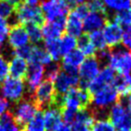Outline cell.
<instances>
[{
    "label": "cell",
    "mask_w": 131,
    "mask_h": 131,
    "mask_svg": "<svg viewBox=\"0 0 131 131\" xmlns=\"http://www.w3.org/2000/svg\"><path fill=\"white\" fill-rule=\"evenodd\" d=\"M59 100L60 108H67L74 111L86 108L91 102V94L87 89L82 87H75L65 93Z\"/></svg>",
    "instance_id": "cell-1"
},
{
    "label": "cell",
    "mask_w": 131,
    "mask_h": 131,
    "mask_svg": "<svg viewBox=\"0 0 131 131\" xmlns=\"http://www.w3.org/2000/svg\"><path fill=\"white\" fill-rule=\"evenodd\" d=\"M106 61L108 66L120 76H131V52L124 47L109 51Z\"/></svg>",
    "instance_id": "cell-2"
},
{
    "label": "cell",
    "mask_w": 131,
    "mask_h": 131,
    "mask_svg": "<svg viewBox=\"0 0 131 131\" xmlns=\"http://www.w3.org/2000/svg\"><path fill=\"white\" fill-rule=\"evenodd\" d=\"M27 93V87L23 80L8 76L0 83V95L9 102L22 101Z\"/></svg>",
    "instance_id": "cell-3"
},
{
    "label": "cell",
    "mask_w": 131,
    "mask_h": 131,
    "mask_svg": "<svg viewBox=\"0 0 131 131\" xmlns=\"http://www.w3.org/2000/svg\"><path fill=\"white\" fill-rule=\"evenodd\" d=\"M33 102L38 108H47L55 105L58 102L54 83L48 80H44L33 92Z\"/></svg>",
    "instance_id": "cell-4"
},
{
    "label": "cell",
    "mask_w": 131,
    "mask_h": 131,
    "mask_svg": "<svg viewBox=\"0 0 131 131\" xmlns=\"http://www.w3.org/2000/svg\"><path fill=\"white\" fill-rule=\"evenodd\" d=\"M120 96L113 85H108L99 89L91 94V103L93 107L98 111H103L110 108L118 102Z\"/></svg>",
    "instance_id": "cell-5"
},
{
    "label": "cell",
    "mask_w": 131,
    "mask_h": 131,
    "mask_svg": "<svg viewBox=\"0 0 131 131\" xmlns=\"http://www.w3.org/2000/svg\"><path fill=\"white\" fill-rule=\"evenodd\" d=\"M15 18L20 25L37 24L41 26L44 24L43 15L38 6H33L23 2L15 8Z\"/></svg>",
    "instance_id": "cell-6"
},
{
    "label": "cell",
    "mask_w": 131,
    "mask_h": 131,
    "mask_svg": "<svg viewBox=\"0 0 131 131\" xmlns=\"http://www.w3.org/2000/svg\"><path fill=\"white\" fill-rule=\"evenodd\" d=\"M109 119L116 131H131V113L123 102H117L109 108Z\"/></svg>",
    "instance_id": "cell-7"
},
{
    "label": "cell",
    "mask_w": 131,
    "mask_h": 131,
    "mask_svg": "<svg viewBox=\"0 0 131 131\" xmlns=\"http://www.w3.org/2000/svg\"><path fill=\"white\" fill-rule=\"evenodd\" d=\"M40 9L44 19L47 21L66 18L70 12V6L66 0H43Z\"/></svg>",
    "instance_id": "cell-8"
},
{
    "label": "cell",
    "mask_w": 131,
    "mask_h": 131,
    "mask_svg": "<svg viewBox=\"0 0 131 131\" xmlns=\"http://www.w3.org/2000/svg\"><path fill=\"white\" fill-rule=\"evenodd\" d=\"M38 112V107L33 101L30 100H22L15 103V107L11 113L15 121L19 126H25L27 123L33 119Z\"/></svg>",
    "instance_id": "cell-9"
},
{
    "label": "cell",
    "mask_w": 131,
    "mask_h": 131,
    "mask_svg": "<svg viewBox=\"0 0 131 131\" xmlns=\"http://www.w3.org/2000/svg\"><path fill=\"white\" fill-rule=\"evenodd\" d=\"M101 61L96 57H89L84 58L78 70V75L80 78V83L82 88L88 86V84L94 80L101 71Z\"/></svg>",
    "instance_id": "cell-10"
},
{
    "label": "cell",
    "mask_w": 131,
    "mask_h": 131,
    "mask_svg": "<svg viewBox=\"0 0 131 131\" xmlns=\"http://www.w3.org/2000/svg\"><path fill=\"white\" fill-rule=\"evenodd\" d=\"M53 83L58 97H61L72 88L78 87L80 84L78 71H66L61 69Z\"/></svg>",
    "instance_id": "cell-11"
},
{
    "label": "cell",
    "mask_w": 131,
    "mask_h": 131,
    "mask_svg": "<svg viewBox=\"0 0 131 131\" xmlns=\"http://www.w3.org/2000/svg\"><path fill=\"white\" fill-rule=\"evenodd\" d=\"M102 29V32L107 48H116L122 43L124 30L118 23L114 20H107Z\"/></svg>",
    "instance_id": "cell-12"
},
{
    "label": "cell",
    "mask_w": 131,
    "mask_h": 131,
    "mask_svg": "<svg viewBox=\"0 0 131 131\" xmlns=\"http://www.w3.org/2000/svg\"><path fill=\"white\" fill-rule=\"evenodd\" d=\"M7 40L8 44L12 49H14V51L29 45L30 39L26 31V27L20 24L14 25L10 30Z\"/></svg>",
    "instance_id": "cell-13"
},
{
    "label": "cell",
    "mask_w": 131,
    "mask_h": 131,
    "mask_svg": "<svg viewBox=\"0 0 131 131\" xmlns=\"http://www.w3.org/2000/svg\"><path fill=\"white\" fill-rule=\"evenodd\" d=\"M115 78H116L115 72L110 68L109 66H105V67L101 69L98 76L88 84L86 89L89 91L90 94H92L99 89H102V88L108 86V85H112Z\"/></svg>",
    "instance_id": "cell-14"
},
{
    "label": "cell",
    "mask_w": 131,
    "mask_h": 131,
    "mask_svg": "<svg viewBox=\"0 0 131 131\" xmlns=\"http://www.w3.org/2000/svg\"><path fill=\"white\" fill-rule=\"evenodd\" d=\"M65 31L67 35L79 38L83 35V17L73 9L68 13L65 18Z\"/></svg>",
    "instance_id": "cell-15"
},
{
    "label": "cell",
    "mask_w": 131,
    "mask_h": 131,
    "mask_svg": "<svg viewBox=\"0 0 131 131\" xmlns=\"http://www.w3.org/2000/svg\"><path fill=\"white\" fill-rule=\"evenodd\" d=\"M45 78V68L38 64H29L28 71L26 74V87L27 90L33 93L37 87L44 80Z\"/></svg>",
    "instance_id": "cell-16"
},
{
    "label": "cell",
    "mask_w": 131,
    "mask_h": 131,
    "mask_svg": "<svg viewBox=\"0 0 131 131\" xmlns=\"http://www.w3.org/2000/svg\"><path fill=\"white\" fill-rule=\"evenodd\" d=\"M106 21V13L89 11L83 19V31L88 34L95 31H100L105 25Z\"/></svg>",
    "instance_id": "cell-17"
},
{
    "label": "cell",
    "mask_w": 131,
    "mask_h": 131,
    "mask_svg": "<svg viewBox=\"0 0 131 131\" xmlns=\"http://www.w3.org/2000/svg\"><path fill=\"white\" fill-rule=\"evenodd\" d=\"M41 30L44 39H58L65 31V18L47 21L43 24Z\"/></svg>",
    "instance_id": "cell-18"
},
{
    "label": "cell",
    "mask_w": 131,
    "mask_h": 131,
    "mask_svg": "<svg viewBox=\"0 0 131 131\" xmlns=\"http://www.w3.org/2000/svg\"><path fill=\"white\" fill-rule=\"evenodd\" d=\"M29 63L24 58L14 56L9 61V75L10 77L23 80L25 79L27 71H28Z\"/></svg>",
    "instance_id": "cell-19"
},
{
    "label": "cell",
    "mask_w": 131,
    "mask_h": 131,
    "mask_svg": "<svg viewBox=\"0 0 131 131\" xmlns=\"http://www.w3.org/2000/svg\"><path fill=\"white\" fill-rule=\"evenodd\" d=\"M84 58L85 57L78 49L66 54L62 57V70L78 71L84 60Z\"/></svg>",
    "instance_id": "cell-20"
},
{
    "label": "cell",
    "mask_w": 131,
    "mask_h": 131,
    "mask_svg": "<svg viewBox=\"0 0 131 131\" xmlns=\"http://www.w3.org/2000/svg\"><path fill=\"white\" fill-rule=\"evenodd\" d=\"M29 64H38L42 66H48L51 64L53 60L51 59L50 56L45 51V49L40 47L38 45H32L31 54L28 58Z\"/></svg>",
    "instance_id": "cell-21"
},
{
    "label": "cell",
    "mask_w": 131,
    "mask_h": 131,
    "mask_svg": "<svg viewBox=\"0 0 131 131\" xmlns=\"http://www.w3.org/2000/svg\"><path fill=\"white\" fill-rule=\"evenodd\" d=\"M43 121L47 131H50L56 124H58L61 120V109L59 106L52 105L49 106L42 113Z\"/></svg>",
    "instance_id": "cell-22"
},
{
    "label": "cell",
    "mask_w": 131,
    "mask_h": 131,
    "mask_svg": "<svg viewBox=\"0 0 131 131\" xmlns=\"http://www.w3.org/2000/svg\"><path fill=\"white\" fill-rule=\"evenodd\" d=\"M112 85L118 92L119 96L126 97L131 93V76H116Z\"/></svg>",
    "instance_id": "cell-23"
},
{
    "label": "cell",
    "mask_w": 131,
    "mask_h": 131,
    "mask_svg": "<svg viewBox=\"0 0 131 131\" xmlns=\"http://www.w3.org/2000/svg\"><path fill=\"white\" fill-rule=\"evenodd\" d=\"M44 49L50 56L53 61L60 60L62 55L59 46V38L58 39H44Z\"/></svg>",
    "instance_id": "cell-24"
},
{
    "label": "cell",
    "mask_w": 131,
    "mask_h": 131,
    "mask_svg": "<svg viewBox=\"0 0 131 131\" xmlns=\"http://www.w3.org/2000/svg\"><path fill=\"white\" fill-rule=\"evenodd\" d=\"M105 9L115 13L131 10V0H102Z\"/></svg>",
    "instance_id": "cell-25"
},
{
    "label": "cell",
    "mask_w": 131,
    "mask_h": 131,
    "mask_svg": "<svg viewBox=\"0 0 131 131\" xmlns=\"http://www.w3.org/2000/svg\"><path fill=\"white\" fill-rule=\"evenodd\" d=\"M77 49L84 56V57H94L96 55V48L93 46V44L90 42L87 35H82L78 39V46Z\"/></svg>",
    "instance_id": "cell-26"
},
{
    "label": "cell",
    "mask_w": 131,
    "mask_h": 131,
    "mask_svg": "<svg viewBox=\"0 0 131 131\" xmlns=\"http://www.w3.org/2000/svg\"><path fill=\"white\" fill-rule=\"evenodd\" d=\"M59 46H60L61 55L63 57L70 52L76 50L78 46V39L70 35H64L59 38Z\"/></svg>",
    "instance_id": "cell-27"
},
{
    "label": "cell",
    "mask_w": 131,
    "mask_h": 131,
    "mask_svg": "<svg viewBox=\"0 0 131 131\" xmlns=\"http://www.w3.org/2000/svg\"><path fill=\"white\" fill-rule=\"evenodd\" d=\"M0 131H20V126L11 113L8 112L0 117Z\"/></svg>",
    "instance_id": "cell-28"
},
{
    "label": "cell",
    "mask_w": 131,
    "mask_h": 131,
    "mask_svg": "<svg viewBox=\"0 0 131 131\" xmlns=\"http://www.w3.org/2000/svg\"><path fill=\"white\" fill-rule=\"evenodd\" d=\"M88 38L90 40V42L93 44V46L96 48L97 51L103 52L106 51L108 48H107V45H106L105 39L103 37V35H102V32L100 30V31H95V32H92V33H89L87 35Z\"/></svg>",
    "instance_id": "cell-29"
},
{
    "label": "cell",
    "mask_w": 131,
    "mask_h": 131,
    "mask_svg": "<svg viewBox=\"0 0 131 131\" xmlns=\"http://www.w3.org/2000/svg\"><path fill=\"white\" fill-rule=\"evenodd\" d=\"M24 131H47L45 124H44L42 113L38 112L29 123H27L24 126Z\"/></svg>",
    "instance_id": "cell-30"
},
{
    "label": "cell",
    "mask_w": 131,
    "mask_h": 131,
    "mask_svg": "<svg viewBox=\"0 0 131 131\" xmlns=\"http://www.w3.org/2000/svg\"><path fill=\"white\" fill-rule=\"evenodd\" d=\"M26 31L28 34V37L31 42H33L35 45L38 44L42 41L43 36H42V30L39 25L37 24H29L26 27Z\"/></svg>",
    "instance_id": "cell-31"
},
{
    "label": "cell",
    "mask_w": 131,
    "mask_h": 131,
    "mask_svg": "<svg viewBox=\"0 0 131 131\" xmlns=\"http://www.w3.org/2000/svg\"><path fill=\"white\" fill-rule=\"evenodd\" d=\"M91 131H116L108 119L101 118L94 122L92 125Z\"/></svg>",
    "instance_id": "cell-32"
},
{
    "label": "cell",
    "mask_w": 131,
    "mask_h": 131,
    "mask_svg": "<svg viewBox=\"0 0 131 131\" xmlns=\"http://www.w3.org/2000/svg\"><path fill=\"white\" fill-rule=\"evenodd\" d=\"M114 21L118 23L121 27H130L131 26V10L121 13H116V15H114Z\"/></svg>",
    "instance_id": "cell-33"
},
{
    "label": "cell",
    "mask_w": 131,
    "mask_h": 131,
    "mask_svg": "<svg viewBox=\"0 0 131 131\" xmlns=\"http://www.w3.org/2000/svg\"><path fill=\"white\" fill-rule=\"evenodd\" d=\"M15 8L4 0H0V18L7 20L15 13Z\"/></svg>",
    "instance_id": "cell-34"
},
{
    "label": "cell",
    "mask_w": 131,
    "mask_h": 131,
    "mask_svg": "<svg viewBox=\"0 0 131 131\" xmlns=\"http://www.w3.org/2000/svg\"><path fill=\"white\" fill-rule=\"evenodd\" d=\"M60 67L58 64L52 62L51 64H49L47 66V68L45 69V77L47 78L48 80H50L52 82H54V80H56V78L58 77V75L60 72Z\"/></svg>",
    "instance_id": "cell-35"
},
{
    "label": "cell",
    "mask_w": 131,
    "mask_h": 131,
    "mask_svg": "<svg viewBox=\"0 0 131 131\" xmlns=\"http://www.w3.org/2000/svg\"><path fill=\"white\" fill-rule=\"evenodd\" d=\"M10 30H11V27L7 20L0 18V45H2L7 40Z\"/></svg>",
    "instance_id": "cell-36"
},
{
    "label": "cell",
    "mask_w": 131,
    "mask_h": 131,
    "mask_svg": "<svg viewBox=\"0 0 131 131\" xmlns=\"http://www.w3.org/2000/svg\"><path fill=\"white\" fill-rule=\"evenodd\" d=\"M60 109H61V120L69 124H73L78 111H74L67 108H60Z\"/></svg>",
    "instance_id": "cell-37"
},
{
    "label": "cell",
    "mask_w": 131,
    "mask_h": 131,
    "mask_svg": "<svg viewBox=\"0 0 131 131\" xmlns=\"http://www.w3.org/2000/svg\"><path fill=\"white\" fill-rule=\"evenodd\" d=\"M9 76V61L0 54V80H3Z\"/></svg>",
    "instance_id": "cell-38"
},
{
    "label": "cell",
    "mask_w": 131,
    "mask_h": 131,
    "mask_svg": "<svg viewBox=\"0 0 131 131\" xmlns=\"http://www.w3.org/2000/svg\"><path fill=\"white\" fill-rule=\"evenodd\" d=\"M87 6L89 8V11L106 13V9L102 0H91L87 3Z\"/></svg>",
    "instance_id": "cell-39"
},
{
    "label": "cell",
    "mask_w": 131,
    "mask_h": 131,
    "mask_svg": "<svg viewBox=\"0 0 131 131\" xmlns=\"http://www.w3.org/2000/svg\"><path fill=\"white\" fill-rule=\"evenodd\" d=\"M122 44L124 45V48H125L126 50L131 52V26L125 28V30H124Z\"/></svg>",
    "instance_id": "cell-40"
},
{
    "label": "cell",
    "mask_w": 131,
    "mask_h": 131,
    "mask_svg": "<svg viewBox=\"0 0 131 131\" xmlns=\"http://www.w3.org/2000/svg\"><path fill=\"white\" fill-rule=\"evenodd\" d=\"M50 131H72V127H71V124H67L63 121H60Z\"/></svg>",
    "instance_id": "cell-41"
},
{
    "label": "cell",
    "mask_w": 131,
    "mask_h": 131,
    "mask_svg": "<svg viewBox=\"0 0 131 131\" xmlns=\"http://www.w3.org/2000/svg\"><path fill=\"white\" fill-rule=\"evenodd\" d=\"M10 107H11L10 102L0 95V117L8 113V111L10 110Z\"/></svg>",
    "instance_id": "cell-42"
},
{
    "label": "cell",
    "mask_w": 131,
    "mask_h": 131,
    "mask_svg": "<svg viewBox=\"0 0 131 131\" xmlns=\"http://www.w3.org/2000/svg\"><path fill=\"white\" fill-rule=\"evenodd\" d=\"M71 127L72 131H91V127L79 123H73L71 124Z\"/></svg>",
    "instance_id": "cell-43"
},
{
    "label": "cell",
    "mask_w": 131,
    "mask_h": 131,
    "mask_svg": "<svg viewBox=\"0 0 131 131\" xmlns=\"http://www.w3.org/2000/svg\"><path fill=\"white\" fill-rule=\"evenodd\" d=\"M4 1H6L7 3H9L10 5H12L15 9L16 7H18L21 3H23V0H4Z\"/></svg>",
    "instance_id": "cell-44"
},
{
    "label": "cell",
    "mask_w": 131,
    "mask_h": 131,
    "mask_svg": "<svg viewBox=\"0 0 131 131\" xmlns=\"http://www.w3.org/2000/svg\"><path fill=\"white\" fill-rule=\"evenodd\" d=\"M124 105H125V107L128 109V111L131 113V93H129V94L125 97V102H124Z\"/></svg>",
    "instance_id": "cell-45"
},
{
    "label": "cell",
    "mask_w": 131,
    "mask_h": 131,
    "mask_svg": "<svg viewBox=\"0 0 131 131\" xmlns=\"http://www.w3.org/2000/svg\"><path fill=\"white\" fill-rule=\"evenodd\" d=\"M83 1H86V0H83ZM89 1H91V0H89Z\"/></svg>",
    "instance_id": "cell-46"
}]
</instances>
